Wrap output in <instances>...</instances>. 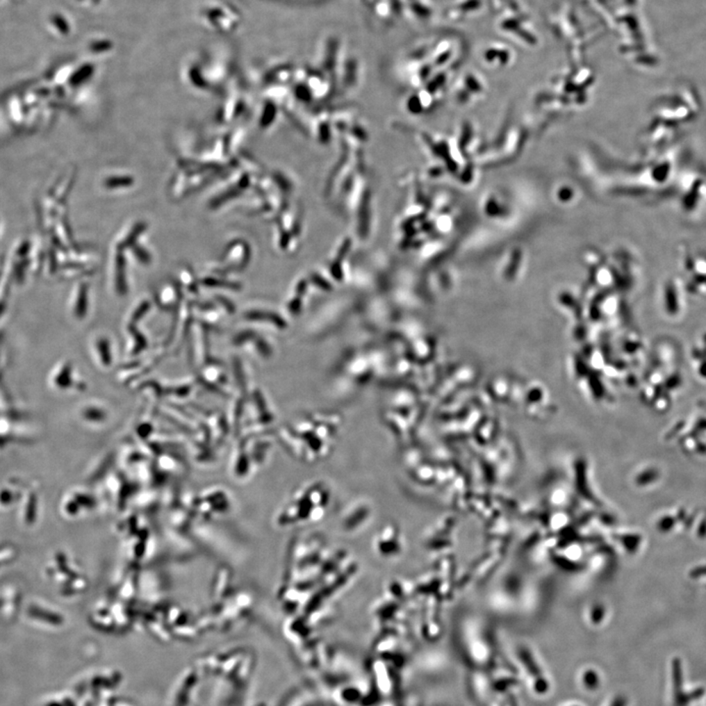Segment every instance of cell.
<instances>
[{
    "label": "cell",
    "instance_id": "1",
    "mask_svg": "<svg viewBox=\"0 0 706 706\" xmlns=\"http://www.w3.org/2000/svg\"><path fill=\"white\" fill-rule=\"evenodd\" d=\"M584 684L586 687V689L593 690V689L598 688V684H600V680H598V675L593 670H588L585 672L583 677Z\"/></svg>",
    "mask_w": 706,
    "mask_h": 706
}]
</instances>
